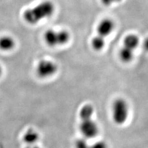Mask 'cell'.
Masks as SVG:
<instances>
[{"label":"cell","mask_w":148,"mask_h":148,"mask_svg":"<svg viewBox=\"0 0 148 148\" xmlns=\"http://www.w3.org/2000/svg\"><path fill=\"white\" fill-rule=\"evenodd\" d=\"M55 11V4L51 0H44L33 7L26 9L23 12L22 17L28 24L36 25L41 21L51 17Z\"/></svg>","instance_id":"obj_1"},{"label":"cell","mask_w":148,"mask_h":148,"mask_svg":"<svg viewBox=\"0 0 148 148\" xmlns=\"http://www.w3.org/2000/svg\"><path fill=\"white\" fill-rule=\"evenodd\" d=\"M114 22L109 18H104L99 22L96 28V35L91 41V46L96 51H101L106 46V38L114 30Z\"/></svg>","instance_id":"obj_2"},{"label":"cell","mask_w":148,"mask_h":148,"mask_svg":"<svg viewBox=\"0 0 148 148\" xmlns=\"http://www.w3.org/2000/svg\"><path fill=\"white\" fill-rule=\"evenodd\" d=\"M45 43L51 48L66 45L71 39V35L66 29H48L43 35Z\"/></svg>","instance_id":"obj_3"},{"label":"cell","mask_w":148,"mask_h":148,"mask_svg":"<svg viewBox=\"0 0 148 148\" xmlns=\"http://www.w3.org/2000/svg\"><path fill=\"white\" fill-rule=\"evenodd\" d=\"M129 115V107L127 102L123 98L115 99L112 105V117L115 123L119 125L127 122Z\"/></svg>","instance_id":"obj_4"},{"label":"cell","mask_w":148,"mask_h":148,"mask_svg":"<svg viewBox=\"0 0 148 148\" xmlns=\"http://www.w3.org/2000/svg\"><path fill=\"white\" fill-rule=\"evenodd\" d=\"M59 70L58 64L49 59H41L37 63L35 72L39 78L45 79L51 77L57 73Z\"/></svg>","instance_id":"obj_5"},{"label":"cell","mask_w":148,"mask_h":148,"mask_svg":"<svg viewBox=\"0 0 148 148\" xmlns=\"http://www.w3.org/2000/svg\"><path fill=\"white\" fill-rule=\"evenodd\" d=\"M79 130L83 138L86 140L96 137L99 133L98 125L92 119L82 120Z\"/></svg>","instance_id":"obj_6"},{"label":"cell","mask_w":148,"mask_h":148,"mask_svg":"<svg viewBox=\"0 0 148 148\" xmlns=\"http://www.w3.org/2000/svg\"><path fill=\"white\" fill-rule=\"evenodd\" d=\"M16 40L12 36L4 35L0 37V50L4 52H9L15 48Z\"/></svg>","instance_id":"obj_7"},{"label":"cell","mask_w":148,"mask_h":148,"mask_svg":"<svg viewBox=\"0 0 148 148\" xmlns=\"http://www.w3.org/2000/svg\"><path fill=\"white\" fill-rule=\"evenodd\" d=\"M140 43V38L135 34L128 35L123 40V48L135 52Z\"/></svg>","instance_id":"obj_8"},{"label":"cell","mask_w":148,"mask_h":148,"mask_svg":"<svg viewBox=\"0 0 148 148\" xmlns=\"http://www.w3.org/2000/svg\"><path fill=\"white\" fill-rule=\"evenodd\" d=\"M40 135L33 128H29L23 135V140L28 146L35 145L38 141Z\"/></svg>","instance_id":"obj_9"},{"label":"cell","mask_w":148,"mask_h":148,"mask_svg":"<svg viewBox=\"0 0 148 148\" xmlns=\"http://www.w3.org/2000/svg\"><path fill=\"white\" fill-rule=\"evenodd\" d=\"M95 108L91 104L83 105L79 111V117L82 120L92 119L94 115Z\"/></svg>","instance_id":"obj_10"},{"label":"cell","mask_w":148,"mask_h":148,"mask_svg":"<svg viewBox=\"0 0 148 148\" xmlns=\"http://www.w3.org/2000/svg\"><path fill=\"white\" fill-rule=\"evenodd\" d=\"M134 53L135 52L122 47L119 51V58L123 62L129 63L133 59Z\"/></svg>","instance_id":"obj_11"},{"label":"cell","mask_w":148,"mask_h":148,"mask_svg":"<svg viewBox=\"0 0 148 148\" xmlns=\"http://www.w3.org/2000/svg\"><path fill=\"white\" fill-rule=\"evenodd\" d=\"M75 148H91V145L88 143L86 139L83 138L78 139L76 141Z\"/></svg>","instance_id":"obj_12"},{"label":"cell","mask_w":148,"mask_h":148,"mask_svg":"<svg viewBox=\"0 0 148 148\" xmlns=\"http://www.w3.org/2000/svg\"><path fill=\"white\" fill-rule=\"evenodd\" d=\"M91 148H108V145L104 141H98L91 145Z\"/></svg>","instance_id":"obj_13"},{"label":"cell","mask_w":148,"mask_h":148,"mask_svg":"<svg viewBox=\"0 0 148 148\" xmlns=\"http://www.w3.org/2000/svg\"><path fill=\"white\" fill-rule=\"evenodd\" d=\"M102 2L105 6H110V4L114 3L115 2H118L120 0H101Z\"/></svg>","instance_id":"obj_14"},{"label":"cell","mask_w":148,"mask_h":148,"mask_svg":"<svg viewBox=\"0 0 148 148\" xmlns=\"http://www.w3.org/2000/svg\"><path fill=\"white\" fill-rule=\"evenodd\" d=\"M143 49H145V51L148 52V37H147V38L144 40V41H143Z\"/></svg>","instance_id":"obj_15"},{"label":"cell","mask_w":148,"mask_h":148,"mask_svg":"<svg viewBox=\"0 0 148 148\" xmlns=\"http://www.w3.org/2000/svg\"><path fill=\"white\" fill-rule=\"evenodd\" d=\"M26 148H41V147H38V146H36V145H30V146H28Z\"/></svg>","instance_id":"obj_16"},{"label":"cell","mask_w":148,"mask_h":148,"mask_svg":"<svg viewBox=\"0 0 148 148\" xmlns=\"http://www.w3.org/2000/svg\"><path fill=\"white\" fill-rule=\"evenodd\" d=\"M3 72V67L0 64V77L2 75Z\"/></svg>","instance_id":"obj_17"}]
</instances>
